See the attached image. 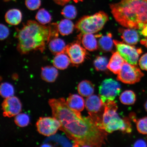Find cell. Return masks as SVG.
Here are the masks:
<instances>
[{
  "mask_svg": "<svg viewBox=\"0 0 147 147\" xmlns=\"http://www.w3.org/2000/svg\"><path fill=\"white\" fill-rule=\"evenodd\" d=\"M49 104L53 117L60 123L59 129L73 141L74 146L100 147L105 144L107 132L90 116L82 117L80 112L71 109L63 98L50 99Z\"/></svg>",
  "mask_w": 147,
  "mask_h": 147,
  "instance_id": "1",
  "label": "cell"
},
{
  "mask_svg": "<svg viewBox=\"0 0 147 147\" xmlns=\"http://www.w3.org/2000/svg\"><path fill=\"white\" fill-rule=\"evenodd\" d=\"M16 36L18 41L17 49L21 54L34 51L42 53L50 41L51 27L50 25L45 26L29 20L18 30Z\"/></svg>",
  "mask_w": 147,
  "mask_h": 147,
  "instance_id": "2",
  "label": "cell"
},
{
  "mask_svg": "<svg viewBox=\"0 0 147 147\" xmlns=\"http://www.w3.org/2000/svg\"><path fill=\"white\" fill-rule=\"evenodd\" d=\"M110 8L116 21L123 26L141 30L147 24V0H121Z\"/></svg>",
  "mask_w": 147,
  "mask_h": 147,
  "instance_id": "3",
  "label": "cell"
},
{
  "mask_svg": "<svg viewBox=\"0 0 147 147\" xmlns=\"http://www.w3.org/2000/svg\"><path fill=\"white\" fill-rule=\"evenodd\" d=\"M105 110L103 116L102 129L111 133L119 130L123 133H130L131 125L129 119L126 117L121 119L117 113V106L114 101L105 104Z\"/></svg>",
  "mask_w": 147,
  "mask_h": 147,
  "instance_id": "4",
  "label": "cell"
},
{
  "mask_svg": "<svg viewBox=\"0 0 147 147\" xmlns=\"http://www.w3.org/2000/svg\"><path fill=\"white\" fill-rule=\"evenodd\" d=\"M109 20L107 14L100 11L84 16L77 22L75 27L80 34H94L100 31Z\"/></svg>",
  "mask_w": 147,
  "mask_h": 147,
  "instance_id": "5",
  "label": "cell"
},
{
  "mask_svg": "<svg viewBox=\"0 0 147 147\" xmlns=\"http://www.w3.org/2000/svg\"><path fill=\"white\" fill-rule=\"evenodd\" d=\"M85 107L90 117L97 125L102 129V118L105 105L100 97L95 95L87 97Z\"/></svg>",
  "mask_w": 147,
  "mask_h": 147,
  "instance_id": "6",
  "label": "cell"
},
{
  "mask_svg": "<svg viewBox=\"0 0 147 147\" xmlns=\"http://www.w3.org/2000/svg\"><path fill=\"white\" fill-rule=\"evenodd\" d=\"M121 91V86L118 82L113 79H106L99 88V94L105 104L115 100Z\"/></svg>",
  "mask_w": 147,
  "mask_h": 147,
  "instance_id": "7",
  "label": "cell"
},
{
  "mask_svg": "<svg viewBox=\"0 0 147 147\" xmlns=\"http://www.w3.org/2000/svg\"><path fill=\"white\" fill-rule=\"evenodd\" d=\"M144 75L137 65H132L126 62L117 74V79L125 84H133L139 82Z\"/></svg>",
  "mask_w": 147,
  "mask_h": 147,
  "instance_id": "8",
  "label": "cell"
},
{
  "mask_svg": "<svg viewBox=\"0 0 147 147\" xmlns=\"http://www.w3.org/2000/svg\"><path fill=\"white\" fill-rule=\"evenodd\" d=\"M114 44L121 56L125 61L133 65H137L142 50L124 42L113 40Z\"/></svg>",
  "mask_w": 147,
  "mask_h": 147,
  "instance_id": "9",
  "label": "cell"
},
{
  "mask_svg": "<svg viewBox=\"0 0 147 147\" xmlns=\"http://www.w3.org/2000/svg\"><path fill=\"white\" fill-rule=\"evenodd\" d=\"M65 53L73 65H78L84 61L87 54L85 49L80 45V40L67 45Z\"/></svg>",
  "mask_w": 147,
  "mask_h": 147,
  "instance_id": "10",
  "label": "cell"
},
{
  "mask_svg": "<svg viewBox=\"0 0 147 147\" xmlns=\"http://www.w3.org/2000/svg\"><path fill=\"white\" fill-rule=\"evenodd\" d=\"M36 126L40 134L47 136L54 135L59 129L61 124L59 121L55 117H40Z\"/></svg>",
  "mask_w": 147,
  "mask_h": 147,
  "instance_id": "11",
  "label": "cell"
},
{
  "mask_svg": "<svg viewBox=\"0 0 147 147\" xmlns=\"http://www.w3.org/2000/svg\"><path fill=\"white\" fill-rule=\"evenodd\" d=\"M5 117H11L17 115L22 110V104L17 97L12 96L6 98L2 104Z\"/></svg>",
  "mask_w": 147,
  "mask_h": 147,
  "instance_id": "12",
  "label": "cell"
},
{
  "mask_svg": "<svg viewBox=\"0 0 147 147\" xmlns=\"http://www.w3.org/2000/svg\"><path fill=\"white\" fill-rule=\"evenodd\" d=\"M136 29L121 28L119 32L121 34V38L125 43L129 45H135L139 41V36Z\"/></svg>",
  "mask_w": 147,
  "mask_h": 147,
  "instance_id": "13",
  "label": "cell"
},
{
  "mask_svg": "<svg viewBox=\"0 0 147 147\" xmlns=\"http://www.w3.org/2000/svg\"><path fill=\"white\" fill-rule=\"evenodd\" d=\"M96 35L92 34H80L78 36V39L82 41L83 46L87 50L93 51L98 49V43L96 40Z\"/></svg>",
  "mask_w": 147,
  "mask_h": 147,
  "instance_id": "14",
  "label": "cell"
},
{
  "mask_svg": "<svg viewBox=\"0 0 147 147\" xmlns=\"http://www.w3.org/2000/svg\"><path fill=\"white\" fill-rule=\"evenodd\" d=\"M125 62L118 52L114 53L108 64L107 68L115 74H118Z\"/></svg>",
  "mask_w": 147,
  "mask_h": 147,
  "instance_id": "15",
  "label": "cell"
},
{
  "mask_svg": "<svg viewBox=\"0 0 147 147\" xmlns=\"http://www.w3.org/2000/svg\"><path fill=\"white\" fill-rule=\"evenodd\" d=\"M66 102L70 108L77 112L82 111L85 106V102L84 99L78 94L70 95Z\"/></svg>",
  "mask_w": 147,
  "mask_h": 147,
  "instance_id": "16",
  "label": "cell"
},
{
  "mask_svg": "<svg viewBox=\"0 0 147 147\" xmlns=\"http://www.w3.org/2000/svg\"><path fill=\"white\" fill-rule=\"evenodd\" d=\"M49 50L55 55L61 53H65L67 45L65 42L58 37L53 38L49 43Z\"/></svg>",
  "mask_w": 147,
  "mask_h": 147,
  "instance_id": "17",
  "label": "cell"
},
{
  "mask_svg": "<svg viewBox=\"0 0 147 147\" xmlns=\"http://www.w3.org/2000/svg\"><path fill=\"white\" fill-rule=\"evenodd\" d=\"M22 18V14L21 11L16 9H12L9 10L5 13V19L9 24L17 25L21 22Z\"/></svg>",
  "mask_w": 147,
  "mask_h": 147,
  "instance_id": "18",
  "label": "cell"
},
{
  "mask_svg": "<svg viewBox=\"0 0 147 147\" xmlns=\"http://www.w3.org/2000/svg\"><path fill=\"white\" fill-rule=\"evenodd\" d=\"M58 75L56 68L51 66H47L42 68L41 78L45 81L54 82L56 80Z\"/></svg>",
  "mask_w": 147,
  "mask_h": 147,
  "instance_id": "19",
  "label": "cell"
},
{
  "mask_svg": "<svg viewBox=\"0 0 147 147\" xmlns=\"http://www.w3.org/2000/svg\"><path fill=\"white\" fill-rule=\"evenodd\" d=\"M70 62L69 56L64 53L56 55L53 60V64L54 67L60 69H67Z\"/></svg>",
  "mask_w": 147,
  "mask_h": 147,
  "instance_id": "20",
  "label": "cell"
},
{
  "mask_svg": "<svg viewBox=\"0 0 147 147\" xmlns=\"http://www.w3.org/2000/svg\"><path fill=\"white\" fill-rule=\"evenodd\" d=\"M78 91L82 96L88 97L93 95L94 87L92 83L87 80L82 81L78 86Z\"/></svg>",
  "mask_w": 147,
  "mask_h": 147,
  "instance_id": "21",
  "label": "cell"
},
{
  "mask_svg": "<svg viewBox=\"0 0 147 147\" xmlns=\"http://www.w3.org/2000/svg\"><path fill=\"white\" fill-rule=\"evenodd\" d=\"M75 27L74 24L70 20H62L58 24L59 32L62 36H67L72 33Z\"/></svg>",
  "mask_w": 147,
  "mask_h": 147,
  "instance_id": "22",
  "label": "cell"
},
{
  "mask_svg": "<svg viewBox=\"0 0 147 147\" xmlns=\"http://www.w3.org/2000/svg\"><path fill=\"white\" fill-rule=\"evenodd\" d=\"M98 45L100 49L105 52H109L113 49V40L112 39V35L111 33L102 36L98 41Z\"/></svg>",
  "mask_w": 147,
  "mask_h": 147,
  "instance_id": "23",
  "label": "cell"
},
{
  "mask_svg": "<svg viewBox=\"0 0 147 147\" xmlns=\"http://www.w3.org/2000/svg\"><path fill=\"white\" fill-rule=\"evenodd\" d=\"M136 97L134 92L131 90L125 91L121 94L119 100L122 104L126 105H131L135 103Z\"/></svg>",
  "mask_w": 147,
  "mask_h": 147,
  "instance_id": "24",
  "label": "cell"
},
{
  "mask_svg": "<svg viewBox=\"0 0 147 147\" xmlns=\"http://www.w3.org/2000/svg\"><path fill=\"white\" fill-rule=\"evenodd\" d=\"M36 18L38 23L45 25L50 22L51 16L49 12L45 9H40L37 13Z\"/></svg>",
  "mask_w": 147,
  "mask_h": 147,
  "instance_id": "25",
  "label": "cell"
},
{
  "mask_svg": "<svg viewBox=\"0 0 147 147\" xmlns=\"http://www.w3.org/2000/svg\"><path fill=\"white\" fill-rule=\"evenodd\" d=\"M108 58L104 56H98L94 61L93 64L97 71H105L107 68Z\"/></svg>",
  "mask_w": 147,
  "mask_h": 147,
  "instance_id": "26",
  "label": "cell"
},
{
  "mask_svg": "<svg viewBox=\"0 0 147 147\" xmlns=\"http://www.w3.org/2000/svg\"><path fill=\"white\" fill-rule=\"evenodd\" d=\"M0 93L4 98L13 96L14 94V89L11 84L7 82L2 83L1 86Z\"/></svg>",
  "mask_w": 147,
  "mask_h": 147,
  "instance_id": "27",
  "label": "cell"
},
{
  "mask_svg": "<svg viewBox=\"0 0 147 147\" xmlns=\"http://www.w3.org/2000/svg\"><path fill=\"white\" fill-rule=\"evenodd\" d=\"M61 13L67 19H75L77 15V9L76 7L73 5H67L62 9Z\"/></svg>",
  "mask_w": 147,
  "mask_h": 147,
  "instance_id": "28",
  "label": "cell"
},
{
  "mask_svg": "<svg viewBox=\"0 0 147 147\" xmlns=\"http://www.w3.org/2000/svg\"><path fill=\"white\" fill-rule=\"evenodd\" d=\"M30 119L28 115L24 113H21L16 115L15 118V122L16 125L21 127H24L28 125Z\"/></svg>",
  "mask_w": 147,
  "mask_h": 147,
  "instance_id": "29",
  "label": "cell"
},
{
  "mask_svg": "<svg viewBox=\"0 0 147 147\" xmlns=\"http://www.w3.org/2000/svg\"><path fill=\"white\" fill-rule=\"evenodd\" d=\"M136 127L139 133L147 135V117H143L137 120Z\"/></svg>",
  "mask_w": 147,
  "mask_h": 147,
  "instance_id": "30",
  "label": "cell"
},
{
  "mask_svg": "<svg viewBox=\"0 0 147 147\" xmlns=\"http://www.w3.org/2000/svg\"><path fill=\"white\" fill-rule=\"evenodd\" d=\"M25 4L28 9L35 10L39 8L41 5V0H25Z\"/></svg>",
  "mask_w": 147,
  "mask_h": 147,
  "instance_id": "31",
  "label": "cell"
},
{
  "mask_svg": "<svg viewBox=\"0 0 147 147\" xmlns=\"http://www.w3.org/2000/svg\"><path fill=\"white\" fill-rule=\"evenodd\" d=\"M9 33V29L8 27L3 24H1V41L4 40L8 36Z\"/></svg>",
  "mask_w": 147,
  "mask_h": 147,
  "instance_id": "32",
  "label": "cell"
},
{
  "mask_svg": "<svg viewBox=\"0 0 147 147\" xmlns=\"http://www.w3.org/2000/svg\"><path fill=\"white\" fill-rule=\"evenodd\" d=\"M139 64L141 69L147 71V53L141 57L139 61Z\"/></svg>",
  "mask_w": 147,
  "mask_h": 147,
  "instance_id": "33",
  "label": "cell"
},
{
  "mask_svg": "<svg viewBox=\"0 0 147 147\" xmlns=\"http://www.w3.org/2000/svg\"><path fill=\"white\" fill-rule=\"evenodd\" d=\"M134 147H146L147 143L144 140H139L136 141L134 143Z\"/></svg>",
  "mask_w": 147,
  "mask_h": 147,
  "instance_id": "34",
  "label": "cell"
},
{
  "mask_svg": "<svg viewBox=\"0 0 147 147\" xmlns=\"http://www.w3.org/2000/svg\"><path fill=\"white\" fill-rule=\"evenodd\" d=\"M70 1L71 0H53L57 4L60 5H64Z\"/></svg>",
  "mask_w": 147,
  "mask_h": 147,
  "instance_id": "35",
  "label": "cell"
},
{
  "mask_svg": "<svg viewBox=\"0 0 147 147\" xmlns=\"http://www.w3.org/2000/svg\"><path fill=\"white\" fill-rule=\"evenodd\" d=\"M141 33L143 36L147 37V24L141 29Z\"/></svg>",
  "mask_w": 147,
  "mask_h": 147,
  "instance_id": "36",
  "label": "cell"
},
{
  "mask_svg": "<svg viewBox=\"0 0 147 147\" xmlns=\"http://www.w3.org/2000/svg\"><path fill=\"white\" fill-rule=\"evenodd\" d=\"M140 42L142 45H144L147 48V37L145 39L141 40Z\"/></svg>",
  "mask_w": 147,
  "mask_h": 147,
  "instance_id": "37",
  "label": "cell"
},
{
  "mask_svg": "<svg viewBox=\"0 0 147 147\" xmlns=\"http://www.w3.org/2000/svg\"><path fill=\"white\" fill-rule=\"evenodd\" d=\"M144 108L146 110V111L147 112V100L146 102L145 103L144 105Z\"/></svg>",
  "mask_w": 147,
  "mask_h": 147,
  "instance_id": "38",
  "label": "cell"
},
{
  "mask_svg": "<svg viewBox=\"0 0 147 147\" xmlns=\"http://www.w3.org/2000/svg\"><path fill=\"white\" fill-rule=\"evenodd\" d=\"M76 3H78L79 1H82V0H74Z\"/></svg>",
  "mask_w": 147,
  "mask_h": 147,
  "instance_id": "39",
  "label": "cell"
},
{
  "mask_svg": "<svg viewBox=\"0 0 147 147\" xmlns=\"http://www.w3.org/2000/svg\"><path fill=\"white\" fill-rule=\"evenodd\" d=\"M3 1H5L6 2V1H16V0H3Z\"/></svg>",
  "mask_w": 147,
  "mask_h": 147,
  "instance_id": "40",
  "label": "cell"
}]
</instances>
